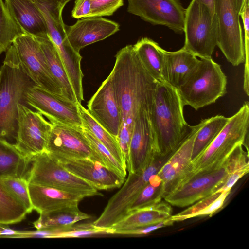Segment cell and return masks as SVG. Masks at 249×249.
<instances>
[{
    "mask_svg": "<svg viewBox=\"0 0 249 249\" xmlns=\"http://www.w3.org/2000/svg\"><path fill=\"white\" fill-rule=\"evenodd\" d=\"M109 74L121 113V124L117 137L124 156L127 158L136 117L140 109L151 110L155 89L159 82L145 70L133 46L119 50Z\"/></svg>",
    "mask_w": 249,
    "mask_h": 249,
    "instance_id": "6da1fadb",
    "label": "cell"
},
{
    "mask_svg": "<svg viewBox=\"0 0 249 249\" xmlns=\"http://www.w3.org/2000/svg\"><path fill=\"white\" fill-rule=\"evenodd\" d=\"M184 105L177 89L163 82L157 84L150 120L159 154L173 152L189 132Z\"/></svg>",
    "mask_w": 249,
    "mask_h": 249,
    "instance_id": "7a4b0ae2",
    "label": "cell"
},
{
    "mask_svg": "<svg viewBox=\"0 0 249 249\" xmlns=\"http://www.w3.org/2000/svg\"><path fill=\"white\" fill-rule=\"evenodd\" d=\"M33 84L18 63L11 45L0 67V136L7 141L15 140L18 104Z\"/></svg>",
    "mask_w": 249,
    "mask_h": 249,
    "instance_id": "3957f363",
    "label": "cell"
},
{
    "mask_svg": "<svg viewBox=\"0 0 249 249\" xmlns=\"http://www.w3.org/2000/svg\"><path fill=\"white\" fill-rule=\"evenodd\" d=\"M227 84L220 65L212 58H202L177 89L183 105L197 110L223 96Z\"/></svg>",
    "mask_w": 249,
    "mask_h": 249,
    "instance_id": "277c9868",
    "label": "cell"
},
{
    "mask_svg": "<svg viewBox=\"0 0 249 249\" xmlns=\"http://www.w3.org/2000/svg\"><path fill=\"white\" fill-rule=\"evenodd\" d=\"M249 126V103L245 101L239 110L229 117L227 124L210 145L192 161L190 176L220 166L237 145L246 146Z\"/></svg>",
    "mask_w": 249,
    "mask_h": 249,
    "instance_id": "5b68a950",
    "label": "cell"
},
{
    "mask_svg": "<svg viewBox=\"0 0 249 249\" xmlns=\"http://www.w3.org/2000/svg\"><path fill=\"white\" fill-rule=\"evenodd\" d=\"M28 183L51 187L85 197L103 196L87 181L66 169L46 151L31 160Z\"/></svg>",
    "mask_w": 249,
    "mask_h": 249,
    "instance_id": "8992f818",
    "label": "cell"
},
{
    "mask_svg": "<svg viewBox=\"0 0 249 249\" xmlns=\"http://www.w3.org/2000/svg\"><path fill=\"white\" fill-rule=\"evenodd\" d=\"M182 48L200 58H211L217 44L218 23L216 15L196 0L185 9Z\"/></svg>",
    "mask_w": 249,
    "mask_h": 249,
    "instance_id": "52a82bcc",
    "label": "cell"
},
{
    "mask_svg": "<svg viewBox=\"0 0 249 249\" xmlns=\"http://www.w3.org/2000/svg\"><path fill=\"white\" fill-rule=\"evenodd\" d=\"M171 154L157 158L141 171L128 173L121 188L109 199L100 216L92 223L94 226L106 230L124 217L140 191L150 177L158 172Z\"/></svg>",
    "mask_w": 249,
    "mask_h": 249,
    "instance_id": "ba28073f",
    "label": "cell"
},
{
    "mask_svg": "<svg viewBox=\"0 0 249 249\" xmlns=\"http://www.w3.org/2000/svg\"><path fill=\"white\" fill-rule=\"evenodd\" d=\"M12 45L18 63L34 84L63 96L59 86L50 73L37 39L34 36L22 34L14 40Z\"/></svg>",
    "mask_w": 249,
    "mask_h": 249,
    "instance_id": "9c48e42d",
    "label": "cell"
},
{
    "mask_svg": "<svg viewBox=\"0 0 249 249\" xmlns=\"http://www.w3.org/2000/svg\"><path fill=\"white\" fill-rule=\"evenodd\" d=\"M215 14L218 23L219 47L233 66L245 62L244 37L234 0H216Z\"/></svg>",
    "mask_w": 249,
    "mask_h": 249,
    "instance_id": "30bf717a",
    "label": "cell"
},
{
    "mask_svg": "<svg viewBox=\"0 0 249 249\" xmlns=\"http://www.w3.org/2000/svg\"><path fill=\"white\" fill-rule=\"evenodd\" d=\"M226 160L218 167L191 175L164 197L165 201L172 206L183 208L215 193L227 177Z\"/></svg>",
    "mask_w": 249,
    "mask_h": 249,
    "instance_id": "8fae6325",
    "label": "cell"
},
{
    "mask_svg": "<svg viewBox=\"0 0 249 249\" xmlns=\"http://www.w3.org/2000/svg\"><path fill=\"white\" fill-rule=\"evenodd\" d=\"M52 127V124L41 113L18 103L15 147L31 161L33 157L45 151Z\"/></svg>",
    "mask_w": 249,
    "mask_h": 249,
    "instance_id": "7c38bea8",
    "label": "cell"
},
{
    "mask_svg": "<svg viewBox=\"0 0 249 249\" xmlns=\"http://www.w3.org/2000/svg\"><path fill=\"white\" fill-rule=\"evenodd\" d=\"M45 151L54 158L71 159H89L104 165L91 148L82 126L53 123Z\"/></svg>",
    "mask_w": 249,
    "mask_h": 249,
    "instance_id": "4fadbf2b",
    "label": "cell"
},
{
    "mask_svg": "<svg viewBox=\"0 0 249 249\" xmlns=\"http://www.w3.org/2000/svg\"><path fill=\"white\" fill-rule=\"evenodd\" d=\"M23 102L45 116L51 123L82 126L78 103L34 84L24 92Z\"/></svg>",
    "mask_w": 249,
    "mask_h": 249,
    "instance_id": "5bb4252c",
    "label": "cell"
},
{
    "mask_svg": "<svg viewBox=\"0 0 249 249\" xmlns=\"http://www.w3.org/2000/svg\"><path fill=\"white\" fill-rule=\"evenodd\" d=\"M42 13L46 23L48 36L55 46L65 68L72 70L81 61L80 53L70 44L66 32L62 13L68 0H34Z\"/></svg>",
    "mask_w": 249,
    "mask_h": 249,
    "instance_id": "9a60e30c",
    "label": "cell"
},
{
    "mask_svg": "<svg viewBox=\"0 0 249 249\" xmlns=\"http://www.w3.org/2000/svg\"><path fill=\"white\" fill-rule=\"evenodd\" d=\"M127 11L153 25L184 33L185 9L179 0H128Z\"/></svg>",
    "mask_w": 249,
    "mask_h": 249,
    "instance_id": "2e32d148",
    "label": "cell"
},
{
    "mask_svg": "<svg viewBox=\"0 0 249 249\" xmlns=\"http://www.w3.org/2000/svg\"><path fill=\"white\" fill-rule=\"evenodd\" d=\"M150 110L140 109L135 122L129 144L128 173L141 171L152 163L159 155L150 120Z\"/></svg>",
    "mask_w": 249,
    "mask_h": 249,
    "instance_id": "e0dca14e",
    "label": "cell"
},
{
    "mask_svg": "<svg viewBox=\"0 0 249 249\" xmlns=\"http://www.w3.org/2000/svg\"><path fill=\"white\" fill-rule=\"evenodd\" d=\"M205 122V119L198 124L191 126L184 139L157 173L162 182L164 196L190 176L194 139Z\"/></svg>",
    "mask_w": 249,
    "mask_h": 249,
    "instance_id": "ac0fdd59",
    "label": "cell"
},
{
    "mask_svg": "<svg viewBox=\"0 0 249 249\" xmlns=\"http://www.w3.org/2000/svg\"><path fill=\"white\" fill-rule=\"evenodd\" d=\"M87 107L92 117L117 138L121 124V113L109 75L90 98Z\"/></svg>",
    "mask_w": 249,
    "mask_h": 249,
    "instance_id": "d6986e66",
    "label": "cell"
},
{
    "mask_svg": "<svg viewBox=\"0 0 249 249\" xmlns=\"http://www.w3.org/2000/svg\"><path fill=\"white\" fill-rule=\"evenodd\" d=\"M54 158L68 171L98 190L120 188L126 178L89 159Z\"/></svg>",
    "mask_w": 249,
    "mask_h": 249,
    "instance_id": "ffe728a7",
    "label": "cell"
},
{
    "mask_svg": "<svg viewBox=\"0 0 249 249\" xmlns=\"http://www.w3.org/2000/svg\"><path fill=\"white\" fill-rule=\"evenodd\" d=\"M68 40L77 52L85 47L106 39L119 30V25L102 17L78 19L71 26L65 25Z\"/></svg>",
    "mask_w": 249,
    "mask_h": 249,
    "instance_id": "44dd1931",
    "label": "cell"
},
{
    "mask_svg": "<svg viewBox=\"0 0 249 249\" xmlns=\"http://www.w3.org/2000/svg\"><path fill=\"white\" fill-rule=\"evenodd\" d=\"M5 3L24 34L36 37L48 36L45 18L34 0H5Z\"/></svg>",
    "mask_w": 249,
    "mask_h": 249,
    "instance_id": "7402d4cb",
    "label": "cell"
},
{
    "mask_svg": "<svg viewBox=\"0 0 249 249\" xmlns=\"http://www.w3.org/2000/svg\"><path fill=\"white\" fill-rule=\"evenodd\" d=\"M33 210L42 214L68 207L78 206L85 197L55 188L28 183Z\"/></svg>",
    "mask_w": 249,
    "mask_h": 249,
    "instance_id": "603a6c76",
    "label": "cell"
},
{
    "mask_svg": "<svg viewBox=\"0 0 249 249\" xmlns=\"http://www.w3.org/2000/svg\"><path fill=\"white\" fill-rule=\"evenodd\" d=\"M171 205L160 202L128 213L111 227L107 234H115L121 231L156 224L169 219L172 215Z\"/></svg>",
    "mask_w": 249,
    "mask_h": 249,
    "instance_id": "cb8c5ba5",
    "label": "cell"
},
{
    "mask_svg": "<svg viewBox=\"0 0 249 249\" xmlns=\"http://www.w3.org/2000/svg\"><path fill=\"white\" fill-rule=\"evenodd\" d=\"M199 60L197 57L182 48L174 52L164 50V81L178 89L195 68Z\"/></svg>",
    "mask_w": 249,
    "mask_h": 249,
    "instance_id": "d4e9b609",
    "label": "cell"
},
{
    "mask_svg": "<svg viewBox=\"0 0 249 249\" xmlns=\"http://www.w3.org/2000/svg\"><path fill=\"white\" fill-rule=\"evenodd\" d=\"M35 37L40 44L50 73L59 86L63 96L71 102L78 103L64 66L55 46L48 36L42 37Z\"/></svg>",
    "mask_w": 249,
    "mask_h": 249,
    "instance_id": "484cf974",
    "label": "cell"
},
{
    "mask_svg": "<svg viewBox=\"0 0 249 249\" xmlns=\"http://www.w3.org/2000/svg\"><path fill=\"white\" fill-rule=\"evenodd\" d=\"M133 46L138 58L148 73L158 82H164L163 68L165 50L147 37L140 39Z\"/></svg>",
    "mask_w": 249,
    "mask_h": 249,
    "instance_id": "4316f807",
    "label": "cell"
},
{
    "mask_svg": "<svg viewBox=\"0 0 249 249\" xmlns=\"http://www.w3.org/2000/svg\"><path fill=\"white\" fill-rule=\"evenodd\" d=\"M31 162L14 144L0 136V176H12L27 179Z\"/></svg>",
    "mask_w": 249,
    "mask_h": 249,
    "instance_id": "83f0119b",
    "label": "cell"
},
{
    "mask_svg": "<svg viewBox=\"0 0 249 249\" xmlns=\"http://www.w3.org/2000/svg\"><path fill=\"white\" fill-rule=\"evenodd\" d=\"M91 218V215L81 211L78 206H75L40 214L33 225L36 229L58 228L71 226Z\"/></svg>",
    "mask_w": 249,
    "mask_h": 249,
    "instance_id": "f1b7e54d",
    "label": "cell"
},
{
    "mask_svg": "<svg viewBox=\"0 0 249 249\" xmlns=\"http://www.w3.org/2000/svg\"><path fill=\"white\" fill-rule=\"evenodd\" d=\"M230 192L228 191L213 193L193 204L180 213L172 215L170 219L175 222L198 216H211L222 208Z\"/></svg>",
    "mask_w": 249,
    "mask_h": 249,
    "instance_id": "f546056e",
    "label": "cell"
},
{
    "mask_svg": "<svg viewBox=\"0 0 249 249\" xmlns=\"http://www.w3.org/2000/svg\"><path fill=\"white\" fill-rule=\"evenodd\" d=\"M78 108L82 126L88 129L110 151L114 158L127 168L126 160L122 153L116 138L98 124L81 104H78Z\"/></svg>",
    "mask_w": 249,
    "mask_h": 249,
    "instance_id": "4dcf8cb0",
    "label": "cell"
},
{
    "mask_svg": "<svg viewBox=\"0 0 249 249\" xmlns=\"http://www.w3.org/2000/svg\"><path fill=\"white\" fill-rule=\"evenodd\" d=\"M243 145H237L227 159V177L225 183L215 193L231 191L235 184L249 173V152L243 149Z\"/></svg>",
    "mask_w": 249,
    "mask_h": 249,
    "instance_id": "1f68e13d",
    "label": "cell"
},
{
    "mask_svg": "<svg viewBox=\"0 0 249 249\" xmlns=\"http://www.w3.org/2000/svg\"><path fill=\"white\" fill-rule=\"evenodd\" d=\"M229 118L216 115L205 119V122L195 138L191 159L193 161L210 145L228 123Z\"/></svg>",
    "mask_w": 249,
    "mask_h": 249,
    "instance_id": "d6a6232c",
    "label": "cell"
},
{
    "mask_svg": "<svg viewBox=\"0 0 249 249\" xmlns=\"http://www.w3.org/2000/svg\"><path fill=\"white\" fill-rule=\"evenodd\" d=\"M28 213L24 206L0 185V224L18 223Z\"/></svg>",
    "mask_w": 249,
    "mask_h": 249,
    "instance_id": "836d02e7",
    "label": "cell"
},
{
    "mask_svg": "<svg viewBox=\"0 0 249 249\" xmlns=\"http://www.w3.org/2000/svg\"><path fill=\"white\" fill-rule=\"evenodd\" d=\"M164 194L162 181L157 173L152 175L140 191L129 208L128 213L162 201Z\"/></svg>",
    "mask_w": 249,
    "mask_h": 249,
    "instance_id": "e575fe53",
    "label": "cell"
},
{
    "mask_svg": "<svg viewBox=\"0 0 249 249\" xmlns=\"http://www.w3.org/2000/svg\"><path fill=\"white\" fill-rule=\"evenodd\" d=\"M24 34L10 15L5 2L0 0V54L6 52L14 40Z\"/></svg>",
    "mask_w": 249,
    "mask_h": 249,
    "instance_id": "d590c367",
    "label": "cell"
},
{
    "mask_svg": "<svg viewBox=\"0 0 249 249\" xmlns=\"http://www.w3.org/2000/svg\"><path fill=\"white\" fill-rule=\"evenodd\" d=\"M0 185L22 204L28 213L33 210L27 178L12 176H0Z\"/></svg>",
    "mask_w": 249,
    "mask_h": 249,
    "instance_id": "8d00e7d4",
    "label": "cell"
},
{
    "mask_svg": "<svg viewBox=\"0 0 249 249\" xmlns=\"http://www.w3.org/2000/svg\"><path fill=\"white\" fill-rule=\"evenodd\" d=\"M82 128L91 148L100 158L104 166L119 175L126 178L127 168L114 158L110 151L88 129L83 126Z\"/></svg>",
    "mask_w": 249,
    "mask_h": 249,
    "instance_id": "74e56055",
    "label": "cell"
},
{
    "mask_svg": "<svg viewBox=\"0 0 249 249\" xmlns=\"http://www.w3.org/2000/svg\"><path fill=\"white\" fill-rule=\"evenodd\" d=\"M239 15L242 18L244 30L245 67L243 89L247 95L249 96V0H247L246 2Z\"/></svg>",
    "mask_w": 249,
    "mask_h": 249,
    "instance_id": "f35d334b",
    "label": "cell"
},
{
    "mask_svg": "<svg viewBox=\"0 0 249 249\" xmlns=\"http://www.w3.org/2000/svg\"><path fill=\"white\" fill-rule=\"evenodd\" d=\"M91 13L89 17L109 16L124 5L123 0H90Z\"/></svg>",
    "mask_w": 249,
    "mask_h": 249,
    "instance_id": "ab89813d",
    "label": "cell"
},
{
    "mask_svg": "<svg viewBox=\"0 0 249 249\" xmlns=\"http://www.w3.org/2000/svg\"><path fill=\"white\" fill-rule=\"evenodd\" d=\"M170 218L160 223L130 230L121 231L115 233V234L127 235H144L148 234L157 229L171 226L174 223Z\"/></svg>",
    "mask_w": 249,
    "mask_h": 249,
    "instance_id": "60d3db41",
    "label": "cell"
},
{
    "mask_svg": "<svg viewBox=\"0 0 249 249\" xmlns=\"http://www.w3.org/2000/svg\"><path fill=\"white\" fill-rule=\"evenodd\" d=\"M91 8L90 0H76L71 11V16L77 19L89 18Z\"/></svg>",
    "mask_w": 249,
    "mask_h": 249,
    "instance_id": "b9f144b4",
    "label": "cell"
},
{
    "mask_svg": "<svg viewBox=\"0 0 249 249\" xmlns=\"http://www.w3.org/2000/svg\"><path fill=\"white\" fill-rule=\"evenodd\" d=\"M17 230L11 229L6 225L0 224V238H14Z\"/></svg>",
    "mask_w": 249,
    "mask_h": 249,
    "instance_id": "7bdbcfd3",
    "label": "cell"
},
{
    "mask_svg": "<svg viewBox=\"0 0 249 249\" xmlns=\"http://www.w3.org/2000/svg\"><path fill=\"white\" fill-rule=\"evenodd\" d=\"M207 6L211 12L214 14L216 0H196Z\"/></svg>",
    "mask_w": 249,
    "mask_h": 249,
    "instance_id": "ee69618b",
    "label": "cell"
},
{
    "mask_svg": "<svg viewBox=\"0 0 249 249\" xmlns=\"http://www.w3.org/2000/svg\"><path fill=\"white\" fill-rule=\"evenodd\" d=\"M247 0H234L236 10L240 14Z\"/></svg>",
    "mask_w": 249,
    "mask_h": 249,
    "instance_id": "f6af8a7d",
    "label": "cell"
},
{
    "mask_svg": "<svg viewBox=\"0 0 249 249\" xmlns=\"http://www.w3.org/2000/svg\"><path fill=\"white\" fill-rule=\"evenodd\" d=\"M68 0L70 1H71V0Z\"/></svg>",
    "mask_w": 249,
    "mask_h": 249,
    "instance_id": "bcb514c9",
    "label": "cell"
}]
</instances>
